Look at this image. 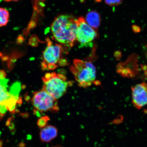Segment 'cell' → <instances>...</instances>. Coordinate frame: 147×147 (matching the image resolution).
<instances>
[{
	"instance_id": "19",
	"label": "cell",
	"mask_w": 147,
	"mask_h": 147,
	"mask_svg": "<svg viewBox=\"0 0 147 147\" xmlns=\"http://www.w3.org/2000/svg\"><path fill=\"white\" fill-rule=\"evenodd\" d=\"M3 144V141L1 140H0V147H2Z\"/></svg>"
},
{
	"instance_id": "10",
	"label": "cell",
	"mask_w": 147,
	"mask_h": 147,
	"mask_svg": "<svg viewBox=\"0 0 147 147\" xmlns=\"http://www.w3.org/2000/svg\"><path fill=\"white\" fill-rule=\"evenodd\" d=\"M86 21L90 26L95 30L97 29L100 24V15L95 11H91L88 12L86 15Z\"/></svg>"
},
{
	"instance_id": "14",
	"label": "cell",
	"mask_w": 147,
	"mask_h": 147,
	"mask_svg": "<svg viewBox=\"0 0 147 147\" xmlns=\"http://www.w3.org/2000/svg\"><path fill=\"white\" fill-rule=\"evenodd\" d=\"M132 29L134 32L135 33H139L141 31L140 27L137 26V25H133L132 26Z\"/></svg>"
},
{
	"instance_id": "15",
	"label": "cell",
	"mask_w": 147,
	"mask_h": 147,
	"mask_svg": "<svg viewBox=\"0 0 147 147\" xmlns=\"http://www.w3.org/2000/svg\"><path fill=\"white\" fill-rule=\"evenodd\" d=\"M24 41V38L22 36H18L16 40V43L18 44H22Z\"/></svg>"
},
{
	"instance_id": "6",
	"label": "cell",
	"mask_w": 147,
	"mask_h": 147,
	"mask_svg": "<svg viewBox=\"0 0 147 147\" xmlns=\"http://www.w3.org/2000/svg\"><path fill=\"white\" fill-rule=\"evenodd\" d=\"M76 40L82 47H91L93 42L98 37L97 31L88 24L83 17L77 19Z\"/></svg>"
},
{
	"instance_id": "13",
	"label": "cell",
	"mask_w": 147,
	"mask_h": 147,
	"mask_svg": "<svg viewBox=\"0 0 147 147\" xmlns=\"http://www.w3.org/2000/svg\"><path fill=\"white\" fill-rule=\"evenodd\" d=\"M122 1V0H105L107 4L112 6L119 5Z\"/></svg>"
},
{
	"instance_id": "16",
	"label": "cell",
	"mask_w": 147,
	"mask_h": 147,
	"mask_svg": "<svg viewBox=\"0 0 147 147\" xmlns=\"http://www.w3.org/2000/svg\"><path fill=\"white\" fill-rule=\"evenodd\" d=\"M6 76V74L5 71L0 70V77L2 78H5Z\"/></svg>"
},
{
	"instance_id": "18",
	"label": "cell",
	"mask_w": 147,
	"mask_h": 147,
	"mask_svg": "<svg viewBox=\"0 0 147 147\" xmlns=\"http://www.w3.org/2000/svg\"><path fill=\"white\" fill-rule=\"evenodd\" d=\"M6 2H10L12 1H19V0H4Z\"/></svg>"
},
{
	"instance_id": "2",
	"label": "cell",
	"mask_w": 147,
	"mask_h": 147,
	"mask_svg": "<svg viewBox=\"0 0 147 147\" xmlns=\"http://www.w3.org/2000/svg\"><path fill=\"white\" fill-rule=\"evenodd\" d=\"M47 45L43 52L41 67L44 71L53 70L60 66L68 65V62L64 57L65 47L60 44H54L48 38Z\"/></svg>"
},
{
	"instance_id": "20",
	"label": "cell",
	"mask_w": 147,
	"mask_h": 147,
	"mask_svg": "<svg viewBox=\"0 0 147 147\" xmlns=\"http://www.w3.org/2000/svg\"><path fill=\"white\" fill-rule=\"evenodd\" d=\"M52 147H63V146H61V145H56V146H53Z\"/></svg>"
},
{
	"instance_id": "11",
	"label": "cell",
	"mask_w": 147,
	"mask_h": 147,
	"mask_svg": "<svg viewBox=\"0 0 147 147\" xmlns=\"http://www.w3.org/2000/svg\"><path fill=\"white\" fill-rule=\"evenodd\" d=\"M9 13L6 9L0 8V27L5 26L9 21Z\"/></svg>"
},
{
	"instance_id": "3",
	"label": "cell",
	"mask_w": 147,
	"mask_h": 147,
	"mask_svg": "<svg viewBox=\"0 0 147 147\" xmlns=\"http://www.w3.org/2000/svg\"><path fill=\"white\" fill-rule=\"evenodd\" d=\"M70 70L80 87H89L95 82L96 68L90 61L75 59Z\"/></svg>"
},
{
	"instance_id": "9",
	"label": "cell",
	"mask_w": 147,
	"mask_h": 147,
	"mask_svg": "<svg viewBox=\"0 0 147 147\" xmlns=\"http://www.w3.org/2000/svg\"><path fill=\"white\" fill-rule=\"evenodd\" d=\"M58 134V130L56 127L49 125L42 129L40 137L41 142L49 143L57 136Z\"/></svg>"
},
{
	"instance_id": "4",
	"label": "cell",
	"mask_w": 147,
	"mask_h": 147,
	"mask_svg": "<svg viewBox=\"0 0 147 147\" xmlns=\"http://www.w3.org/2000/svg\"><path fill=\"white\" fill-rule=\"evenodd\" d=\"M42 80L43 83L42 89L56 99L63 96L68 88L73 84L65 75L56 72L46 73Z\"/></svg>"
},
{
	"instance_id": "7",
	"label": "cell",
	"mask_w": 147,
	"mask_h": 147,
	"mask_svg": "<svg viewBox=\"0 0 147 147\" xmlns=\"http://www.w3.org/2000/svg\"><path fill=\"white\" fill-rule=\"evenodd\" d=\"M132 102L140 109L147 105V84L143 82L131 88Z\"/></svg>"
},
{
	"instance_id": "8",
	"label": "cell",
	"mask_w": 147,
	"mask_h": 147,
	"mask_svg": "<svg viewBox=\"0 0 147 147\" xmlns=\"http://www.w3.org/2000/svg\"><path fill=\"white\" fill-rule=\"evenodd\" d=\"M8 82L7 79L0 77V109L3 111H7L5 105L10 99L13 97H19L10 94L7 91Z\"/></svg>"
},
{
	"instance_id": "1",
	"label": "cell",
	"mask_w": 147,
	"mask_h": 147,
	"mask_svg": "<svg viewBox=\"0 0 147 147\" xmlns=\"http://www.w3.org/2000/svg\"><path fill=\"white\" fill-rule=\"evenodd\" d=\"M77 19L68 14L61 15L55 18L51 26L53 39L67 48L73 47L76 40Z\"/></svg>"
},
{
	"instance_id": "12",
	"label": "cell",
	"mask_w": 147,
	"mask_h": 147,
	"mask_svg": "<svg viewBox=\"0 0 147 147\" xmlns=\"http://www.w3.org/2000/svg\"><path fill=\"white\" fill-rule=\"evenodd\" d=\"M49 120L50 118L47 115H45L38 119L37 123L38 127L43 128L47 126Z\"/></svg>"
},
{
	"instance_id": "22",
	"label": "cell",
	"mask_w": 147,
	"mask_h": 147,
	"mask_svg": "<svg viewBox=\"0 0 147 147\" xmlns=\"http://www.w3.org/2000/svg\"><path fill=\"white\" fill-rule=\"evenodd\" d=\"M2 54L0 52V57H1V56Z\"/></svg>"
},
{
	"instance_id": "5",
	"label": "cell",
	"mask_w": 147,
	"mask_h": 147,
	"mask_svg": "<svg viewBox=\"0 0 147 147\" xmlns=\"http://www.w3.org/2000/svg\"><path fill=\"white\" fill-rule=\"evenodd\" d=\"M32 102L35 111L41 113L48 111L56 113L59 110L57 99L42 89L33 93Z\"/></svg>"
},
{
	"instance_id": "21",
	"label": "cell",
	"mask_w": 147,
	"mask_h": 147,
	"mask_svg": "<svg viewBox=\"0 0 147 147\" xmlns=\"http://www.w3.org/2000/svg\"><path fill=\"white\" fill-rule=\"evenodd\" d=\"M146 56L147 59V50L146 51Z\"/></svg>"
},
{
	"instance_id": "17",
	"label": "cell",
	"mask_w": 147,
	"mask_h": 147,
	"mask_svg": "<svg viewBox=\"0 0 147 147\" xmlns=\"http://www.w3.org/2000/svg\"><path fill=\"white\" fill-rule=\"evenodd\" d=\"M4 115L3 114L1 113V112H0V121L3 119V116H4Z\"/></svg>"
}]
</instances>
